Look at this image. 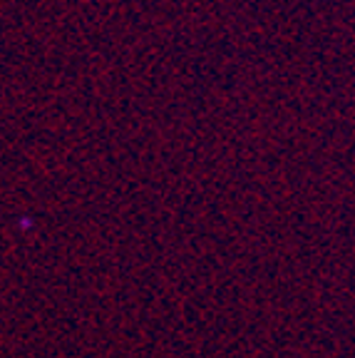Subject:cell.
I'll return each mask as SVG.
<instances>
[{
  "mask_svg": "<svg viewBox=\"0 0 355 358\" xmlns=\"http://www.w3.org/2000/svg\"><path fill=\"white\" fill-rule=\"evenodd\" d=\"M30 227H33V222H30V219H20V229L22 231H28Z\"/></svg>",
  "mask_w": 355,
  "mask_h": 358,
  "instance_id": "6da1fadb",
  "label": "cell"
}]
</instances>
